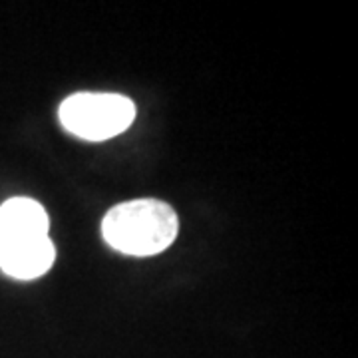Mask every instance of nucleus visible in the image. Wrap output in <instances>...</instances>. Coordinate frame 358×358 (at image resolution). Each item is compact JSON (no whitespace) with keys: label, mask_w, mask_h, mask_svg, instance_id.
Listing matches in <instances>:
<instances>
[{"label":"nucleus","mask_w":358,"mask_h":358,"mask_svg":"<svg viewBox=\"0 0 358 358\" xmlns=\"http://www.w3.org/2000/svg\"><path fill=\"white\" fill-rule=\"evenodd\" d=\"M50 219L36 199L13 197L0 207V268L20 281L38 279L56 259Z\"/></svg>","instance_id":"obj_1"},{"label":"nucleus","mask_w":358,"mask_h":358,"mask_svg":"<svg viewBox=\"0 0 358 358\" xmlns=\"http://www.w3.org/2000/svg\"><path fill=\"white\" fill-rule=\"evenodd\" d=\"M179 231L178 213L159 199H131L112 207L102 221V235L112 249L131 257L166 251Z\"/></svg>","instance_id":"obj_2"},{"label":"nucleus","mask_w":358,"mask_h":358,"mask_svg":"<svg viewBox=\"0 0 358 358\" xmlns=\"http://www.w3.org/2000/svg\"><path fill=\"white\" fill-rule=\"evenodd\" d=\"M136 106L120 94L80 92L60 106V122L72 136L103 141L120 136L134 124Z\"/></svg>","instance_id":"obj_3"}]
</instances>
